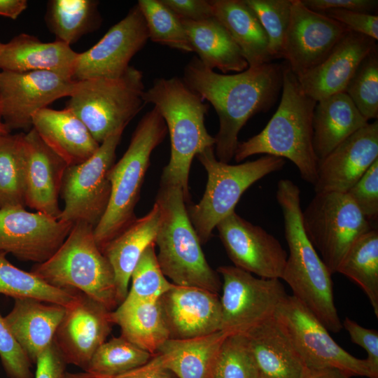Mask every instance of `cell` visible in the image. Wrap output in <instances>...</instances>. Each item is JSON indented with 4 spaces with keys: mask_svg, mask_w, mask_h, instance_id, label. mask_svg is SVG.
<instances>
[{
    "mask_svg": "<svg viewBox=\"0 0 378 378\" xmlns=\"http://www.w3.org/2000/svg\"><path fill=\"white\" fill-rule=\"evenodd\" d=\"M186 85L214 108L219 130L214 136L217 160L229 163L234 158L238 135L255 114L268 111L283 83V65L265 63L234 74H218L193 57L182 78Z\"/></svg>",
    "mask_w": 378,
    "mask_h": 378,
    "instance_id": "1",
    "label": "cell"
},
{
    "mask_svg": "<svg viewBox=\"0 0 378 378\" xmlns=\"http://www.w3.org/2000/svg\"><path fill=\"white\" fill-rule=\"evenodd\" d=\"M276 197L283 213L289 251L281 279L328 331L338 332L343 326L334 302L332 274L304 230L300 190L293 181L281 179Z\"/></svg>",
    "mask_w": 378,
    "mask_h": 378,
    "instance_id": "2",
    "label": "cell"
},
{
    "mask_svg": "<svg viewBox=\"0 0 378 378\" xmlns=\"http://www.w3.org/2000/svg\"><path fill=\"white\" fill-rule=\"evenodd\" d=\"M144 100L158 111L169 134L170 158L162 170L160 184L179 187L188 202L192 161L215 144L204 124L209 105L176 76L155 79L145 90Z\"/></svg>",
    "mask_w": 378,
    "mask_h": 378,
    "instance_id": "3",
    "label": "cell"
},
{
    "mask_svg": "<svg viewBox=\"0 0 378 378\" xmlns=\"http://www.w3.org/2000/svg\"><path fill=\"white\" fill-rule=\"evenodd\" d=\"M280 104L264 129L239 142L234 158L241 162L264 154L286 158L298 168L301 178L314 185L318 160L313 146V118L316 102L302 90L297 76L283 65Z\"/></svg>",
    "mask_w": 378,
    "mask_h": 378,
    "instance_id": "4",
    "label": "cell"
},
{
    "mask_svg": "<svg viewBox=\"0 0 378 378\" xmlns=\"http://www.w3.org/2000/svg\"><path fill=\"white\" fill-rule=\"evenodd\" d=\"M155 202L160 207V220L155 244L164 275L174 285L218 293L222 286L219 276L205 258L181 188L160 184Z\"/></svg>",
    "mask_w": 378,
    "mask_h": 378,
    "instance_id": "5",
    "label": "cell"
},
{
    "mask_svg": "<svg viewBox=\"0 0 378 378\" xmlns=\"http://www.w3.org/2000/svg\"><path fill=\"white\" fill-rule=\"evenodd\" d=\"M167 132L164 119L153 107L141 118L127 150L111 168L108 176L111 186L110 200L94 228L95 241L101 251L136 218L134 209L152 152L162 142Z\"/></svg>",
    "mask_w": 378,
    "mask_h": 378,
    "instance_id": "6",
    "label": "cell"
},
{
    "mask_svg": "<svg viewBox=\"0 0 378 378\" xmlns=\"http://www.w3.org/2000/svg\"><path fill=\"white\" fill-rule=\"evenodd\" d=\"M94 228L74 224L57 251L30 272L52 286L80 291L112 311L119 304L114 273L95 241Z\"/></svg>",
    "mask_w": 378,
    "mask_h": 378,
    "instance_id": "7",
    "label": "cell"
},
{
    "mask_svg": "<svg viewBox=\"0 0 378 378\" xmlns=\"http://www.w3.org/2000/svg\"><path fill=\"white\" fill-rule=\"evenodd\" d=\"M143 73L130 66L120 77L75 81L66 108L87 127L98 144L123 132L146 105Z\"/></svg>",
    "mask_w": 378,
    "mask_h": 378,
    "instance_id": "8",
    "label": "cell"
},
{
    "mask_svg": "<svg viewBox=\"0 0 378 378\" xmlns=\"http://www.w3.org/2000/svg\"><path fill=\"white\" fill-rule=\"evenodd\" d=\"M207 173V182L200 202L187 208L190 222L202 244H206L217 224L234 211L244 192L265 176L281 170L284 158L265 155L238 164L219 161L214 146L196 155Z\"/></svg>",
    "mask_w": 378,
    "mask_h": 378,
    "instance_id": "9",
    "label": "cell"
},
{
    "mask_svg": "<svg viewBox=\"0 0 378 378\" xmlns=\"http://www.w3.org/2000/svg\"><path fill=\"white\" fill-rule=\"evenodd\" d=\"M304 230L331 274L353 244L371 230V222L347 193H315L302 211Z\"/></svg>",
    "mask_w": 378,
    "mask_h": 378,
    "instance_id": "10",
    "label": "cell"
},
{
    "mask_svg": "<svg viewBox=\"0 0 378 378\" xmlns=\"http://www.w3.org/2000/svg\"><path fill=\"white\" fill-rule=\"evenodd\" d=\"M122 132L106 138L85 162L66 167L60 193L64 208L59 220L85 223L94 227L100 221L110 200L111 186L108 176Z\"/></svg>",
    "mask_w": 378,
    "mask_h": 378,
    "instance_id": "11",
    "label": "cell"
},
{
    "mask_svg": "<svg viewBox=\"0 0 378 378\" xmlns=\"http://www.w3.org/2000/svg\"><path fill=\"white\" fill-rule=\"evenodd\" d=\"M223 279L221 330L245 334L272 317L288 295L279 279L255 277L235 266L217 269Z\"/></svg>",
    "mask_w": 378,
    "mask_h": 378,
    "instance_id": "12",
    "label": "cell"
},
{
    "mask_svg": "<svg viewBox=\"0 0 378 378\" xmlns=\"http://www.w3.org/2000/svg\"><path fill=\"white\" fill-rule=\"evenodd\" d=\"M274 316L307 368H335L351 377L371 378L366 360L340 346L319 320L293 295L284 298Z\"/></svg>",
    "mask_w": 378,
    "mask_h": 378,
    "instance_id": "13",
    "label": "cell"
},
{
    "mask_svg": "<svg viewBox=\"0 0 378 378\" xmlns=\"http://www.w3.org/2000/svg\"><path fill=\"white\" fill-rule=\"evenodd\" d=\"M75 80L50 71H0V113L11 130L29 131L34 114L57 99L69 97Z\"/></svg>",
    "mask_w": 378,
    "mask_h": 378,
    "instance_id": "14",
    "label": "cell"
},
{
    "mask_svg": "<svg viewBox=\"0 0 378 378\" xmlns=\"http://www.w3.org/2000/svg\"><path fill=\"white\" fill-rule=\"evenodd\" d=\"M148 39L144 18L136 4L94 46L78 53L72 79L78 81L120 77Z\"/></svg>",
    "mask_w": 378,
    "mask_h": 378,
    "instance_id": "15",
    "label": "cell"
},
{
    "mask_svg": "<svg viewBox=\"0 0 378 378\" xmlns=\"http://www.w3.org/2000/svg\"><path fill=\"white\" fill-rule=\"evenodd\" d=\"M349 31L326 14L308 8L301 0H292L282 57L299 77L320 64Z\"/></svg>",
    "mask_w": 378,
    "mask_h": 378,
    "instance_id": "16",
    "label": "cell"
},
{
    "mask_svg": "<svg viewBox=\"0 0 378 378\" xmlns=\"http://www.w3.org/2000/svg\"><path fill=\"white\" fill-rule=\"evenodd\" d=\"M74 224L24 207L0 209V251L41 263L63 244Z\"/></svg>",
    "mask_w": 378,
    "mask_h": 378,
    "instance_id": "17",
    "label": "cell"
},
{
    "mask_svg": "<svg viewBox=\"0 0 378 378\" xmlns=\"http://www.w3.org/2000/svg\"><path fill=\"white\" fill-rule=\"evenodd\" d=\"M216 228L234 266L261 278L281 279L288 253L275 237L235 211Z\"/></svg>",
    "mask_w": 378,
    "mask_h": 378,
    "instance_id": "18",
    "label": "cell"
},
{
    "mask_svg": "<svg viewBox=\"0 0 378 378\" xmlns=\"http://www.w3.org/2000/svg\"><path fill=\"white\" fill-rule=\"evenodd\" d=\"M111 312L79 291L76 300L66 308L53 340L67 364L86 369L111 332Z\"/></svg>",
    "mask_w": 378,
    "mask_h": 378,
    "instance_id": "19",
    "label": "cell"
},
{
    "mask_svg": "<svg viewBox=\"0 0 378 378\" xmlns=\"http://www.w3.org/2000/svg\"><path fill=\"white\" fill-rule=\"evenodd\" d=\"M378 160V121L360 128L318 162L315 193H346Z\"/></svg>",
    "mask_w": 378,
    "mask_h": 378,
    "instance_id": "20",
    "label": "cell"
},
{
    "mask_svg": "<svg viewBox=\"0 0 378 378\" xmlns=\"http://www.w3.org/2000/svg\"><path fill=\"white\" fill-rule=\"evenodd\" d=\"M160 302L170 339H190L221 330L218 293L174 284L160 298Z\"/></svg>",
    "mask_w": 378,
    "mask_h": 378,
    "instance_id": "21",
    "label": "cell"
},
{
    "mask_svg": "<svg viewBox=\"0 0 378 378\" xmlns=\"http://www.w3.org/2000/svg\"><path fill=\"white\" fill-rule=\"evenodd\" d=\"M24 149L26 206L59 220V195L68 165L33 127L24 134Z\"/></svg>",
    "mask_w": 378,
    "mask_h": 378,
    "instance_id": "22",
    "label": "cell"
},
{
    "mask_svg": "<svg viewBox=\"0 0 378 378\" xmlns=\"http://www.w3.org/2000/svg\"><path fill=\"white\" fill-rule=\"evenodd\" d=\"M377 47L373 38L349 31L320 64L297 77L302 91L316 102L344 92L361 62Z\"/></svg>",
    "mask_w": 378,
    "mask_h": 378,
    "instance_id": "23",
    "label": "cell"
},
{
    "mask_svg": "<svg viewBox=\"0 0 378 378\" xmlns=\"http://www.w3.org/2000/svg\"><path fill=\"white\" fill-rule=\"evenodd\" d=\"M78 55L59 41L43 42L36 36L20 34L3 44L0 69L18 73L50 71L73 80Z\"/></svg>",
    "mask_w": 378,
    "mask_h": 378,
    "instance_id": "24",
    "label": "cell"
},
{
    "mask_svg": "<svg viewBox=\"0 0 378 378\" xmlns=\"http://www.w3.org/2000/svg\"><path fill=\"white\" fill-rule=\"evenodd\" d=\"M32 127L68 166L85 162L100 145L85 124L66 108L38 111L33 117Z\"/></svg>",
    "mask_w": 378,
    "mask_h": 378,
    "instance_id": "25",
    "label": "cell"
},
{
    "mask_svg": "<svg viewBox=\"0 0 378 378\" xmlns=\"http://www.w3.org/2000/svg\"><path fill=\"white\" fill-rule=\"evenodd\" d=\"M244 335L260 378L304 377L307 367L274 316Z\"/></svg>",
    "mask_w": 378,
    "mask_h": 378,
    "instance_id": "26",
    "label": "cell"
},
{
    "mask_svg": "<svg viewBox=\"0 0 378 378\" xmlns=\"http://www.w3.org/2000/svg\"><path fill=\"white\" fill-rule=\"evenodd\" d=\"M160 220V207L155 202L147 214L136 218L102 249L114 273L116 298L119 304L127 297L132 273L141 255L150 244L155 243Z\"/></svg>",
    "mask_w": 378,
    "mask_h": 378,
    "instance_id": "27",
    "label": "cell"
},
{
    "mask_svg": "<svg viewBox=\"0 0 378 378\" xmlns=\"http://www.w3.org/2000/svg\"><path fill=\"white\" fill-rule=\"evenodd\" d=\"M4 319L32 363L54 340L66 307L34 298L14 299Z\"/></svg>",
    "mask_w": 378,
    "mask_h": 378,
    "instance_id": "28",
    "label": "cell"
},
{
    "mask_svg": "<svg viewBox=\"0 0 378 378\" xmlns=\"http://www.w3.org/2000/svg\"><path fill=\"white\" fill-rule=\"evenodd\" d=\"M369 122L345 92L316 102L313 118V146L318 160Z\"/></svg>",
    "mask_w": 378,
    "mask_h": 378,
    "instance_id": "29",
    "label": "cell"
},
{
    "mask_svg": "<svg viewBox=\"0 0 378 378\" xmlns=\"http://www.w3.org/2000/svg\"><path fill=\"white\" fill-rule=\"evenodd\" d=\"M227 335L220 330L190 339H169L155 356L176 378H211L220 348Z\"/></svg>",
    "mask_w": 378,
    "mask_h": 378,
    "instance_id": "30",
    "label": "cell"
},
{
    "mask_svg": "<svg viewBox=\"0 0 378 378\" xmlns=\"http://www.w3.org/2000/svg\"><path fill=\"white\" fill-rule=\"evenodd\" d=\"M214 17L227 29L248 66L270 62L269 39L253 10L244 0H211Z\"/></svg>",
    "mask_w": 378,
    "mask_h": 378,
    "instance_id": "31",
    "label": "cell"
},
{
    "mask_svg": "<svg viewBox=\"0 0 378 378\" xmlns=\"http://www.w3.org/2000/svg\"><path fill=\"white\" fill-rule=\"evenodd\" d=\"M197 57L207 68L225 74L242 72L248 64L227 29L214 17L200 22L181 20Z\"/></svg>",
    "mask_w": 378,
    "mask_h": 378,
    "instance_id": "32",
    "label": "cell"
},
{
    "mask_svg": "<svg viewBox=\"0 0 378 378\" xmlns=\"http://www.w3.org/2000/svg\"><path fill=\"white\" fill-rule=\"evenodd\" d=\"M111 319L120 327L121 336L153 356L170 339L160 300L145 303L122 302L111 312Z\"/></svg>",
    "mask_w": 378,
    "mask_h": 378,
    "instance_id": "33",
    "label": "cell"
},
{
    "mask_svg": "<svg viewBox=\"0 0 378 378\" xmlns=\"http://www.w3.org/2000/svg\"><path fill=\"white\" fill-rule=\"evenodd\" d=\"M99 2L94 0H51L46 21L56 40L71 46L82 36L97 29L102 18Z\"/></svg>",
    "mask_w": 378,
    "mask_h": 378,
    "instance_id": "34",
    "label": "cell"
},
{
    "mask_svg": "<svg viewBox=\"0 0 378 378\" xmlns=\"http://www.w3.org/2000/svg\"><path fill=\"white\" fill-rule=\"evenodd\" d=\"M337 272L356 283L367 295L378 318V231L372 228L349 249Z\"/></svg>",
    "mask_w": 378,
    "mask_h": 378,
    "instance_id": "35",
    "label": "cell"
},
{
    "mask_svg": "<svg viewBox=\"0 0 378 378\" xmlns=\"http://www.w3.org/2000/svg\"><path fill=\"white\" fill-rule=\"evenodd\" d=\"M7 253L0 251V294L18 298H34L69 307L76 300L78 290L52 286L31 272L12 265Z\"/></svg>",
    "mask_w": 378,
    "mask_h": 378,
    "instance_id": "36",
    "label": "cell"
},
{
    "mask_svg": "<svg viewBox=\"0 0 378 378\" xmlns=\"http://www.w3.org/2000/svg\"><path fill=\"white\" fill-rule=\"evenodd\" d=\"M153 356L120 335L97 349L83 373L66 374V378H115L144 365Z\"/></svg>",
    "mask_w": 378,
    "mask_h": 378,
    "instance_id": "37",
    "label": "cell"
},
{
    "mask_svg": "<svg viewBox=\"0 0 378 378\" xmlns=\"http://www.w3.org/2000/svg\"><path fill=\"white\" fill-rule=\"evenodd\" d=\"M24 134H0V209L26 207Z\"/></svg>",
    "mask_w": 378,
    "mask_h": 378,
    "instance_id": "38",
    "label": "cell"
},
{
    "mask_svg": "<svg viewBox=\"0 0 378 378\" xmlns=\"http://www.w3.org/2000/svg\"><path fill=\"white\" fill-rule=\"evenodd\" d=\"M148 38L152 41L183 52H193L181 20L161 0H139Z\"/></svg>",
    "mask_w": 378,
    "mask_h": 378,
    "instance_id": "39",
    "label": "cell"
},
{
    "mask_svg": "<svg viewBox=\"0 0 378 378\" xmlns=\"http://www.w3.org/2000/svg\"><path fill=\"white\" fill-rule=\"evenodd\" d=\"M155 247L152 243L141 255L131 275L130 290L122 302H153L173 286L160 267Z\"/></svg>",
    "mask_w": 378,
    "mask_h": 378,
    "instance_id": "40",
    "label": "cell"
},
{
    "mask_svg": "<svg viewBox=\"0 0 378 378\" xmlns=\"http://www.w3.org/2000/svg\"><path fill=\"white\" fill-rule=\"evenodd\" d=\"M369 121L378 117V51L375 48L360 64L344 92Z\"/></svg>",
    "mask_w": 378,
    "mask_h": 378,
    "instance_id": "41",
    "label": "cell"
},
{
    "mask_svg": "<svg viewBox=\"0 0 378 378\" xmlns=\"http://www.w3.org/2000/svg\"><path fill=\"white\" fill-rule=\"evenodd\" d=\"M211 378H260L244 335L233 334L226 337L217 356Z\"/></svg>",
    "mask_w": 378,
    "mask_h": 378,
    "instance_id": "42",
    "label": "cell"
},
{
    "mask_svg": "<svg viewBox=\"0 0 378 378\" xmlns=\"http://www.w3.org/2000/svg\"><path fill=\"white\" fill-rule=\"evenodd\" d=\"M244 1L253 10L267 34L272 57H282L283 43L289 24L292 0Z\"/></svg>",
    "mask_w": 378,
    "mask_h": 378,
    "instance_id": "43",
    "label": "cell"
},
{
    "mask_svg": "<svg viewBox=\"0 0 378 378\" xmlns=\"http://www.w3.org/2000/svg\"><path fill=\"white\" fill-rule=\"evenodd\" d=\"M0 359L8 378H34L31 361L1 314Z\"/></svg>",
    "mask_w": 378,
    "mask_h": 378,
    "instance_id": "44",
    "label": "cell"
},
{
    "mask_svg": "<svg viewBox=\"0 0 378 378\" xmlns=\"http://www.w3.org/2000/svg\"><path fill=\"white\" fill-rule=\"evenodd\" d=\"M370 220L378 218V160L346 192Z\"/></svg>",
    "mask_w": 378,
    "mask_h": 378,
    "instance_id": "45",
    "label": "cell"
},
{
    "mask_svg": "<svg viewBox=\"0 0 378 378\" xmlns=\"http://www.w3.org/2000/svg\"><path fill=\"white\" fill-rule=\"evenodd\" d=\"M351 340L364 349L368 354L365 359L371 378H378V332L374 329L364 328L356 321L346 317L342 323Z\"/></svg>",
    "mask_w": 378,
    "mask_h": 378,
    "instance_id": "46",
    "label": "cell"
},
{
    "mask_svg": "<svg viewBox=\"0 0 378 378\" xmlns=\"http://www.w3.org/2000/svg\"><path fill=\"white\" fill-rule=\"evenodd\" d=\"M323 13L345 26L349 31L378 39V15L347 10H329Z\"/></svg>",
    "mask_w": 378,
    "mask_h": 378,
    "instance_id": "47",
    "label": "cell"
},
{
    "mask_svg": "<svg viewBox=\"0 0 378 378\" xmlns=\"http://www.w3.org/2000/svg\"><path fill=\"white\" fill-rule=\"evenodd\" d=\"M34 378H66V363L54 340L38 355Z\"/></svg>",
    "mask_w": 378,
    "mask_h": 378,
    "instance_id": "48",
    "label": "cell"
},
{
    "mask_svg": "<svg viewBox=\"0 0 378 378\" xmlns=\"http://www.w3.org/2000/svg\"><path fill=\"white\" fill-rule=\"evenodd\" d=\"M181 20L200 22L214 17L211 0H161Z\"/></svg>",
    "mask_w": 378,
    "mask_h": 378,
    "instance_id": "49",
    "label": "cell"
},
{
    "mask_svg": "<svg viewBox=\"0 0 378 378\" xmlns=\"http://www.w3.org/2000/svg\"><path fill=\"white\" fill-rule=\"evenodd\" d=\"M308 8L324 13L329 10H347L368 13L374 10L378 5L377 0H301Z\"/></svg>",
    "mask_w": 378,
    "mask_h": 378,
    "instance_id": "50",
    "label": "cell"
},
{
    "mask_svg": "<svg viewBox=\"0 0 378 378\" xmlns=\"http://www.w3.org/2000/svg\"><path fill=\"white\" fill-rule=\"evenodd\" d=\"M115 378H176L169 370L164 368L156 356L139 368L128 371Z\"/></svg>",
    "mask_w": 378,
    "mask_h": 378,
    "instance_id": "51",
    "label": "cell"
},
{
    "mask_svg": "<svg viewBox=\"0 0 378 378\" xmlns=\"http://www.w3.org/2000/svg\"><path fill=\"white\" fill-rule=\"evenodd\" d=\"M27 8L26 0H0V15L15 20Z\"/></svg>",
    "mask_w": 378,
    "mask_h": 378,
    "instance_id": "52",
    "label": "cell"
},
{
    "mask_svg": "<svg viewBox=\"0 0 378 378\" xmlns=\"http://www.w3.org/2000/svg\"><path fill=\"white\" fill-rule=\"evenodd\" d=\"M346 372L335 368H307L303 378H350Z\"/></svg>",
    "mask_w": 378,
    "mask_h": 378,
    "instance_id": "53",
    "label": "cell"
},
{
    "mask_svg": "<svg viewBox=\"0 0 378 378\" xmlns=\"http://www.w3.org/2000/svg\"><path fill=\"white\" fill-rule=\"evenodd\" d=\"M9 129L3 123H0V134H8L10 133Z\"/></svg>",
    "mask_w": 378,
    "mask_h": 378,
    "instance_id": "54",
    "label": "cell"
},
{
    "mask_svg": "<svg viewBox=\"0 0 378 378\" xmlns=\"http://www.w3.org/2000/svg\"><path fill=\"white\" fill-rule=\"evenodd\" d=\"M3 44H4V43H2L0 42V50H1V48H2Z\"/></svg>",
    "mask_w": 378,
    "mask_h": 378,
    "instance_id": "55",
    "label": "cell"
},
{
    "mask_svg": "<svg viewBox=\"0 0 378 378\" xmlns=\"http://www.w3.org/2000/svg\"><path fill=\"white\" fill-rule=\"evenodd\" d=\"M2 122V120H1V113H0V123Z\"/></svg>",
    "mask_w": 378,
    "mask_h": 378,
    "instance_id": "56",
    "label": "cell"
}]
</instances>
